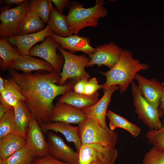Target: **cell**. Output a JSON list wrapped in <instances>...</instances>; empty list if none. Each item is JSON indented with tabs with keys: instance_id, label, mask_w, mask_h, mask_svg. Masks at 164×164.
I'll list each match as a JSON object with an SVG mask.
<instances>
[{
	"instance_id": "40",
	"label": "cell",
	"mask_w": 164,
	"mask_h": 164,
	"mask_svg": "<svg viewBox=\"0 0 164 164\" xmlns=\"http://www.w3.org/2000/svg\"><path fill=\"white\" fill-rule=\"evenodd\" d=\"M4 89V79L0 77V93L2 92Z\"/></svg>"
},
{
	"instance_id": "4",
	"label": "cell",
	"mask_w": 164,
	"mask_h": 164,
	"mask_svg": "<svg viewBox=\"0 0 164 164\" xmlns=\"http://www.w3.org/2000/svg\"><path fill=\"white\" fill-rule=\"evenodd\" d=\"M77 127L82 144H96L106 147H114L117 144V132L102 128L91 118L87 117Z\"/></svg>"
},
{
	"instance_id": "39",
	"label": "cell",
	"mask_w": 164,
	"mask_h": 164,
	"mask_svg": "<svg viewBox=\"0 0 164 164\" xmlns=\"http://www.w3.org/2000/svg\"><path fill=\"white\" fill-rule=\"evenodd\" d=\"M162 83L164 87L163 92L160 100L158 110L163 115H164V82Z\"/></svg>"
},
{
	"instance_id": "19",
	"label": "cell",
	"mask_w": 164,
	"mask_h": 164,
	"mask_svg": "<svg viewBox=\"0 0 164 164\" xmlns=\"http://www.w3.org/2000/svg\"><path fill=\"white\" fill-rule=\"evenodd\" d=\"M40 126L42 132L44 133L49 131L60 133L67 141L74 143L77 151L82 145L78 134L77 126H73L69 124L57 121L49 122Z\"/></svg>"
},
{
	"instance_id": "9",
	"label": "cell",
	"mask_w": 164,
	"mask_h": 164,
	"mask_svg": "<svg viewBox=\"0 0 164 164\" xmlns=\"http://www.w3.org/2000/svg\"><path fill=\"white\" fill-rule=\"evenodd\" d=\"M59 46L52 37L48 36L40 44L32 47L29 55L41 58L50 64L56 71L60 73L64 63V59L62 54L56 53V49Z\"/></svg>"
},
{
	"instance_id": "28",
	"label": "cell",
	"mask_w": 164,
	"mask_h": 164,
	"mask_svg": "<svg viewBox=\"0 0 164 164\" xmlns=\"http://www.w3.org/2000/svg\"><path fill=\"white\" fill-rule=\"evenodd\" d=\"M34 157L26 144L5 159H0V164H31Z\"/></svg>"
},
{
	"instance_id": "8",
	"label": "cell",
	"mask_w": 164,
	"mask_h": 164,
	"mask_svg": "<svg viewBox=\"0 0 164 164\" xmlns=\"http://www.w3.org/2000/svg\"><path fill=\"white\" fill-rule=\"evenodd\" d=\"M3 7L0 14L1 38L14 35L22 21L30 10V0L11 9Z\"/></svg>"
},
{
	"instance_id": "21",
	"label": "cell",
	"mask_w": 164,
	"mask_h": 164,
	"mask_svg": "<svg viewBox=\"0 0 164 164\" xmlns=\"http://www.w3.org/2000/svg\"><path fill=\"white\" fill-rule=\"evenodd\" d=\"M15 114V133L26 139L32 114L24 101H19L13 107Z\"/></svg>"
},
{
	"instance_id": "22",
	"label": "cell",
	"mask_w": 164,
	"mask_h": 164,
	"mask_svg": "<svg viewBox=\"0 0 164 164\" xmlns=\"http://www.w3.org/2000/svg\"><path fill=\"white\" fill-rule=\"evenodd\" d=\"M26 144V139L16 133L7 135L0 139V159H5Z\"/></svg>"
},
{
	"instance_id": "3",
	"label": "cell",
	"mask_w": 164,
	"mask_h": 164,
	"mask_svg": "<svg viewBox=\"0 0 164 164\" xmlns=\"http://www.w3.org/2000/svg\"><path fill=\"white\" fill-rule=\"evenodd\" d=\"M104 1H95L92 7L84 8L83 5L77 2L71 3L67 16V23L71 33L78 35L79 32L87 27H95L101 18L106 16L108 11L104 6Z\"/></svg>"
},
{
	"instance_id": "16",
	"label": "cell",
	"mask_w": 164,
	"mask_h": 164,
	"mask_svg": "<svg viewBox=\"0 0 164 164\" xmlns=\"http://www.w3.org/2000/svg\"><path fill=\"white\" fill-rule=\"evenodd\" d=\"M54 33L49 26L39 32L24 35H12L8 37L9 40L17 47L20 55H29L33 46L37 43L44 41L48 36Z\"/></svg>"
},
{
	"instance_id": "6",
	"label": "cell",
	"mask_w": 164,
	"mask_h": 164,
	"mask_svg": "<svg viewBox=\"0 0 164 164\" xmlns=\"http://www.w3.org/2000/svg\"><path fill=\"white\" fill-rule=\"evenodd\" d=\"M77 152V164H114L118 154L114 147L96 144H82Z\"/></svg>"
},
{
	"instance_id": "29",
	"label": "cell",
	"mask_w": 164,
	"mask_h": 164,
	"mask_svg": "<svg viewBox=\"0 0 164 164\" xmlns=\"http://www.w3.org/2000/svg\"><path fill=\"white\" fill-rule=\"evenodd\" d=\"M51 0H30V10L45 23H48L53 6Z\"/></svg>"
},
{
	"instance_id": "13",
	"label": "cell",
	"mask_w": 164,
	"mask_h": 164,
	"mask_svg": "<svg viewBox=\"0 0 164 164\" xmlns=\"http://www.w3.org/2000/svg\"><path fill=\"white\" fill-rule=\"evenodd\" d=\"M40 126L32 117L29 125L26 144L34 156L41 158L48 154V145Z\"/></svg>"
},
{
	"instance_id": "18",
	"label": "cell",
	"mask_w": 164,
	"mask_h": 164,
	"mask_svg": "<svg viewBox=\"0 0 164 164\" xmlns=\"http://www.w3.org/2000/svg\"><path fill=\"white\" fill-rule=\"evenodd\" d=\"M13 69L29 73L35 71H45L51 72L55 71L53 67L45 60L29 55H21L8 69Z\"/></svg>"
},
{
	"instance_id": "33",
	"label": "cell",
	"mask_w": 164,
	"mask_h": 164,
	"mask_svg": "<svg viewBox=\"0 0 164 164\" xmlns=\"http://www.w3.org/2000/svg\"><path fill=\"white\" fill-rule=\"evenodd\" d=\"M102 85H99L96 77L90 79L87 82L85 88L84 94L87 95H92L101 88Z\"/></svg>"
},
{
	"instance_id": "31",
	"label": "cell",
	"mask_w": 164,
	"mask_h": 164,
	"mask_svg": "<svg viewBox=\"0 0 164 164\" xmlns=\"http://www.w3.org/2000/svg\"><path fill=\"white\" fill-rule=\"evenodd\" d=\"M146 137L149 143L160 151H164V120L161 128L157 130H150Z\"/></svg>"
},
{
	"instance_id": "1",
	"label": "cell",
	"mask_w": 164,
	"mask_h": 164,
	"mask_svg": "<svg viewBox=\"0 0 164 164\" xmlns=\"http://www.w3.org/2000/svg\"><path fill=\"white\" fill-rule=\"evenodd\" d=\"M8 70L10 77L21 87L24 102L40 126L50 122L53 100L73 90L76 82L72 80L59 85L60 73L55 71L20 73L13 69Z\"/></svg>"
},
{
	"instance_id": "5",
	"label": "cell",
	"mask_w": 164,
	"mask_h": 164,
	"mask_svg": "<svg viewBox=\"0 0 164 164\" xmlns=\"http://www.w3.org/2000/svg\"><path fill=\"white\" fill-rule=\"evenodd\" d=\"M57 49L64 59L59 85L64 84L69 79L76 82L81 79L87 80L89 78L90 74L85 69L86 67H87L90 60L89 57L86 55H75L62 48L60 45Z\"/></svg>"
},
{
	"instance_id": "20",
	"label": "cell",
	"mask_w": 164,
	"mask_h": 164,
	"mask_svg": "<svg viewBox=\"0 0 164 164\" xmlns=\"http://www.w3.org/2000/svg\"><path fill=\"white\" fill-rule=\"evenodd\" d=\"M98 91L91 95L75 92L73 90L68 91L58 99V101L65 103L75 107L84 109L96 103L99 100Z\"/></svg>"
},
{
	"instance_id": "37",
	"label": "cell",
	"mask_w": 164,
	"mask_h": 164,
	"mask_svg": "<svg viewBox=\"0 0 164 164\" xmlns=\"http://www.w3.org/2000/svg\"><path fill=\"white\" fill-rule=\"evenodd\" d=\"M13 108L7 103L0 96V118L7 111Z\"/></svg>"
},
{
	"instance_id": "24",
	"label": "cell",
	"mask_w": 164,
	"mask_h": 164,
	"mask_svg": "<svg viewBox=\"0 0 164 164\" xmlns=\"http://www.w3.org/2000/svg\"><path fill=\"white\" fill-rule=\"evenodd\" d=\"M0 96L13 107L18 102L25 101L21 87L10 77L4 79V89Z\"/></svg>"
},
{
	"instance_id": "32",
	"label": "cell",
	"mask_w": 164,
	"mask_h": 164,
	"mask_svg": "<svg viewBox=\"0 0 164 164\" xmlns=\"http://www.w3.org/2000/svg\"><path fill=\"white\" fill-rule=\"evenodd\" d=\"M141 164H164V151L152 147L145 153Z\"/></svg>"
},
{
	"instance_id": "11",
	"label": "cell",
	"mask_w": 164,
	"mask_h": 164,
	"mask_svg": "<svg viewBox=\"0 0 164 164\" xmlns=\"http://www.w3.org/2000/svg\"><path fill=\"white\" fill-rule=\"evenodd\" d=\"M48 145V154L53 157L70 164H77V155L59 135L51 131L46 133Z\"/></svg>"
},
{
	"instance_id": "7",
	"label": "cell",
	"mask_w": 164,
	"mask_h": 164,
	"mask_svg": "<svg viewBox=\"0 0 164 164\" xmlns=\"http://www.w3.org/2000/svg\"><path fill=\"white\" fill-rule=\"evenodd\" d=\"M131 84L133 104L138 118L150 130L159 129L162 126L160 118L163 115L158 109L154 108L142 97L137 85L134 81Z\"/></svg>"
},
{
	"instance_id": "27",
	"label": "cell",
	"mask_w": 164,
	"mask_h": 164,
	"mask_svg": "<svg viewBox=\"0 0 164 164\" xmlns=\"http://www.w3.org/2000/svg\"><path fill=\"white\" fill-rule=\"evenodd\" d=\"M18 50L9 42L8 37L1 38L0 40V69L3 71L8 69L9 67L20 56Z\"/></svg>"
},
{
	"instance_id": "15",
	"label": "cell",
	"mask_w": 164,
	"mask_h": 164,
	"mask_svg": "<svg viewBox=\"0 0 164 164\" xmlns=\"http://www.w3.org/2000/svg\"><path fill=\"white\" fill-rule=\"evenodd\" d=\"M118 89V86L114 85L103 90V95L96 103L88 108L83 109L87 117L94 119L102 128L110 129L106 121L107 109L113 94Z\"/></svg>"
},
{
	"instance_id": "25",
	"label": "cell",
	"mask_w": 164,
	"mask_h": 164,
	"mask_svg": "<svg viewBox=\"0 0 164 164\" xmlns=\"http://www.w3.org/2000/svg\"><path fill=\"white\" fill-rule=\"evenodd\" d=\"M47 25L54 33L59 36L66 37L72 35L68 26L66 16L59 13L54 7Z\"/></svg>"
},
{
	"instance_id": "14",
	"label": "cell",
	"mask_w": 164,
	"mask_h": 164,
	"mask_svg": "<svg viewBox=\"0 0 164 164\" xmlns=\"http://www.w3.org/2000/svg\"><path fill=\"white\" fill-rule=\"evenodd\" d=\"M87 118L83 109L58 101L52 111L50 122H62L78 125Z\"/></svg>"
},
{
	"instance_id": "30",
	"label": "cell",
	"mask_w": 164,
	"mask_h": 164,
	"mask_svg": "<svg viewBox=\"0 0 164 164\" xmlns=\"http://www.w3.org/2000/svg\"><path fill=\"white\" fill-rule=\"evenodd\" d=\"M15 114L13 108L0 118V139L7 135L15 133Z\"/></svg>"
},
{
	"instance_id": "34",
	"label": "cell",
	"mask_w": 164,
	"mask_h": 164,
	"mask_svg": "<svg viewBox=\"0 0 164 164\" xmlns=\"http://www.w3.org/2000/svg\"><path fill=\"white\" fill-rule=\"evenodd\" d=\"M31 164H70L57 159L49 155L34 159Z\"/></svg>"
},
{
	"instance_id": "38",
	"label": "cell",
	"mask_w": 164,
	"mask_h": 164,
	"mask_svg": "<svg viewBox=\"0 0 164 164\" xmlns=\"http://www.w3.org/2000/svg\"><path fill=\"white\" fill-rule=\"evenodd\" d=\"M26 1V0H5L4 1V3L8 6L14 4L19 5L23 3Z\"/></svg>"
},
{
	"instance_id": "10",
	"label": "cell",
	"mask_w": 164,
	"mask_h": 164,
	"mask_svg": "<svg viewBox=\"0 0 164 164\" xmlns=\"http://www.w3.org/2000/svg\"><path fill=\"white\" fill-rule=\"evenodd\" d=\"M95 48V52L89 55L90 60L87 67L104 65L111 69L118 61L122 49L113 42L98 45Z\"/></svg>"
},
{
	"instance_id": "36",
	"label": "cell",
	"mask_w": 164,
	"mask_h": 164,
	"mask_svg": "<svg viewBox=\"0 0 164 164\" xmlns=\"http://www.w3.org/2000/svg\"><path fill=\"white\" fill-rule=\"evenodd\" d=\"M88 80L81 79L76 82L73 87V91L76 93L84 94L86 84Z\"/></svg>"
},
{
	"instance_id": "35",
	"label": "cell",
	"mask_w": 164,
	"mask_h": 164,
	"mask_svg": "<svg viewBox=\"0 0 164 164\" xmlns=\"http://www.w3.org/2000/svg\"><path fill=\"white\" fill-rule=\"evenodd\" d=\"M59 13L63 14L64 9L70 6L71 2L69 0H51Z\"/></svg>"
},
{
	"instance_id": "2",
	"label": "cell",
	"mask_w": 164,
	"mask_h": 164,
	"mask_svg": "<svg viewBox=\"0 0 164 164\" xmlns=\"http://www.w3.org/2000/svg\"><path fill=\"white\" fill-rule=\"evenodd\" d=\"M149 68L147 63L135 59L131 51L122 49L119 60L113 67L106 72H99L106 78L102 88L104 90L118 85L120 93L122 94L127 90L138 72Z\"/></svg>"
},
{
	"instance_id": "17",
	"label": "cell",
	"mask_w": 164,
	"mask_h": 164,
	"mask_svg": "<svg viewBox=\"0 0 164 164\" xmlns=\"http://www.w3.org/2000/svg\"><path fill=\"white\" fill-rule=\"evenodd\" d=\"M64 50L72 53L81 51L90 55L93 53L96 48L91 46L89 39L84 36L74 35L66 37H62L53 33L50 36Z\"/></svg>"
},
{
	"instance_id": "12",
	"label": "cell",
	"mask_w": 164,
	"mask_h": 164,
	"mask_svg": "<svg viewBox=\"0 0 164 164\" xmlns=\"http://www.w3.org/2000/svg\"><path fill=\"white\" fill-rule=\"evenodd\" d=\"M135 79L142 97L154 108L158 109L163 92L162 83L154 78L148 79L138 73Z\"/></svg>"
},
{
	"instance_id": "26",
	"label": "cell",
	"mask_w": 164,
	"mask_h": 164,
	"mask_svg": "<svg viewBox=\"0 0 164 164\" xmlns=\"http://www.w3.org/2000/svg\"><path fill=\"white\" fill-rule=\"evenodd\" d=\"M106 115L109 121V128L111 130H114L116 128H120L128 131L134 138L140 135L141 128L125 118L110 110L107 111Z\"/></svg>"
},
{
	"instance_id": "23",
	"label": "cell",
	"mask_w": 164,
	"mask_h": 164,
	"mask_svg": "<svg viewBox=\"0 0 164 164\" xmlns=\"http://www.w3.org/2000/svg\"><path fill=\"white\" fill-rule=\"evenodd\" d=\"M45 23L32 10L26 14L14 35H22L36 32L42 30Z\"/></svg>"
}]
</instances>
